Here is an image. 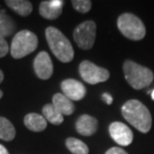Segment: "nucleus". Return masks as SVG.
Segmentation results:
<instances>
[{"label": "nucleus", "instance_id": "obj_25", "mask_svg": "<svg viewBox=\"0 0 154 154\" xmlns=\"http://www.w3.org/2000/svg\"><path fill=\"white\" fill-rule=\"evenodd\" d=\"M3 78H4V75H3V72L0 70V83L3 81Z\"/></svg>", "mask_w": 154, "mask_h": 154}, {"label": "nucleus", "instance_id": "obj_19", "mask_svg": "<svg viewBox=\"0 0 154 154\" xmlns=\"http://www.w3.org/2000/svg\"><path fill=\"white\" fill-rule=\"evenodd\" d=\"M66 147L73 154H88L89 148L84 142L74 137L67 138L65 141Z\"/></svg>", "mask_w": 154, "mask_h": 154}, {"label": "nucleus", "instance_id": "obj_26", "mask_svg": "<svg viewBox=\"0 0 154 154\" xmlns=\"http://www.w3.org/2000/svg\"><path fill=\"white\" fill-rule=\"evenodd\" d=\"M151 97H152V99L154 100V90L152 91V93H151Z\"/></svg>", "mask_w": 154, "mask_h": 154}, {"label": "nucleus", "instance_id": "obj_23", "mask_svg": "<svg viewBox=\"0 0 154 154\" xmlns=\"http://www.w3.org/2000/svg\"><path fill=\"white\" fill-rule=\"evenodd\" d=\"M102 99H103L104 101H105V102H106L107 104H111V103H112V101H113L112 97H111V95L108 94V93H104V94L102 95Z\"/></svg>", "mask_w": 154, "mask_h": 154}, {"label": "nucleus", "instance_id": "obj_9", "mask_svg": "<svg viewBox=\"0 0 154 154\" xmlns=\"http://www.w3.org/2000/svg\"><path fill=\"white\" fill-rule=\"evenodd\" d=\"M33 67H34L36 75L40 79H49L53 74V64H52L51 58L45 51H41L37 54L34 59Z\"/></svg>", "mask_w": 154, "mask_h": 154}, {"label": "nucleus", "instance_id": "obj_5", "mask_svg": "<svg viewBox=\"0 0 154 154\" xmlns=\"http://www.w3.org/2000/svg\"><path fill=\"white\" fill-rule=\"evenodd\" d=\"M117 27L119 31L130 40H141L146 34L144 23L136 15L132 13H123L117 19Z\"/></svg>", "mask_w": 154, "mask_h": 154}, {"label": "nucleus", "instance_id": "obj_4", "mask_svg": "<svg viewBox=\"0 0 154 154\" xmlns=\"http://www.w3.org/2000/svg\"><path fill=\"white\" fill-rule=\"evenodd\" d=\"M38 39L34 33L29 30H21L12 39L10 53L15 59L25 57L37 48Z\"/></svg>", "mask_w": 154, "mask_h": 154}, {"label": "nucleus", "instance_id": "obj_22", "mask_svg": "<svg viewBox=\"0 0 154 154\" xmlns=\"http://www.w3.org/2000/svg\"><path fill=\"white\" fill-rule=\"evenodd\" d=\"M105 154H128L124 149L120 148V147H112V148L108 149Z\"/></svg>", "mask_w": 154, "mask_h": 154}, {"label": "nucleus", "instance_id": "obj_18", "mask_svg": "<svg viewBox=\"0 0 154 154\" xmlns=\"http://www.w3.org/2000/svg\"><path fill=\"white\" fill-rule=\"evenodd\" d=\"M16 131L13 124L5 117H0V139L11 141L14 139Z\"/></svg>", "mask_w": 154, "mask_h": 154}, {"label": "nucleus", "instance_id": "obj_11", "mask_svg": "<svg viewBox=\"0 0 154 154\" xmlns=\"http://www.w3.org/2000/svg\"><path fill=\"white\" fill-rule=\"evenodd\" d=\"M64 2L62 0H47L42 1L39 6V14L48 20H54L62 13Z\"/></svg>", "mask_w": 154, "mask_h": 154}, {"label": "nucleus", "instance_id": "obj_17", "mask_svg": "<svg viewBox=\"0 0 154 154\" xmlns=\"http://www.w3.org/2000/svg\"><path fill=\"white\" fill-rule=\"evenodd\" d=\"M42 113L46 121L50 122L51 124L59 125L63 122V115L53 106V104H46L42 108Z\"/></svg>", "mask_w": 154, "mask_h": 154}, {"label": "nucleus", "instance_id": "obj_16", "mask_svg": "<svg viewBox=\"0 0 154 154\" xmlns=\"http://www.w3.org/2000/svg\"><path fill=\"white\" fill-rule=\"evenodd\" d=\"M16 25L13 19L5 13L4 10L0 11V36L6 37L14 33Z\"/></svg>", "mask_w": 154, "mask_h": 154}, {"label": "nucleus", "instance_id": "obj_24", "mask_svg": "<svg viewBox=\"0 0 154 154\" xmlns=\"http://www.w3.org/2000/svg\"><path fill=\"white\" fill-rule=\"evenodd\" d=\"M0 154H9L7 149H6L2 144H0Z\"/></svg>", "mask_w": 154, "mask_h": 154}, {"label": "nucleus", "instance_id": "obj_21", "mask_svg": "<svg viewBox=\"0 0 154 154\" xmlns=\"http://www.w3.org/2000/svg\"><path fill=\"white\" fill-rule=\"evenodd\" d=\"M9 51V46L4 37L0 36V57H4Z\"/></svg>", "mask_w": 154, "mask_h": 154}, {"label": "nucleus", "instance_id": "obj_8", "mask_svg": "<svg viewBox=\"0 0 154 154\" xmlns=\"http://www.w3.org/2000/svg\"><path fill=\"white\" fill-rule=\"evenodd\" d=\"M109 134L120 146H128L133 141V133L127 125L122 122H112L109 125Z\"/></svg>", "mask_w": 154, "mask_h": 154}, {"label": "nucleus", "instance_id": "obj_3", "mask_svg": "<svg viewBox=\"0 0 154 154\" xmlns=\"http://www.w3.org/2000/svg\"><path fill=\"white\" fill-rule=\"evenodd\" d=\"M123 71L126 81L136 90H140L151 84L154 79L152 70L132 60H126L123 63Z\"/></svg>", "mask_w": 154, "mask_h": 154}, {"label": "nucleus", "instance_id": "obj_27", "mask_svg": "<svg viewBox=\"0 0 154 154\" xmlns=\"http://www.w3.org/2000/svg\"><path fill=\"white\" fill-rule=\"evenodd\" d=\"M2 95H3V92H2L1 90H0V98H1V97H2Z\"/></svg>", "mask_w": 154, "mask_h": 154}, {"label": "nucleus", "instance_id": "obj_20", "mask_svg": "<svg viewBox=\"0 0 154 154\" xmlns=\"http://www.w3.org/2000/svg\"><path fill=\"white\" fill-rule=\"evenodd\" d=\"M72 6L76 11L80 13H86L91 9L92 2L89 0H73Z\"/></svg>", "mask_w": 154, "mask_h": 154}, {"label": "nucleus", "instance_id": "obj_14", "mask_svg": "<svg viewBox=\"0 0 154 154\" xmlns=\"http://www.w3.org/2000/svg\"><path fill=\"white\" fill-rule=\"evenodd\" d=\"M24 124L29 130L40 132L46 128L47 121L44 118V116L37 114V113H29L24 117Z\"/></svg>", "mask_w": 154, "mask_h": 154}, {"label": "nucleus", "instance_id": "obj_15", "mask_svg": "<svg viewBox=\"0 0 154 154\" xmlns=\"http://www.w3.org/2000/svg\"><path fill=\"white\" fill-rule=\"evenodd\" d=\"M5 3L8 7H10L21 16H28L33 9L31 2L27 0H7Z\"/></svg>", "mask_w": 154, "mask_h": 154}, {"label": "nucleus", "instance_id": "obj_13", "mask_svg": "<svg viewBox=\"0 0 154 154\" xmlns=\"http://www.w3.org/2000/svg\"><path fill=\"white\" fill-rule=\"evenodd\" d=\"M52 104L63 116L71 115L75 110L74 104L63 93H56L52 98Z\"/></svg>", "mask_w": 154, "mask_h": 154}, {"label": "nucleus", "instance_id": "obj_6", "mask_svg": "<svg viewBox=\"0 0 154 154\" xmlns=\"http://www.w3.org/2000/svg\"><path fill=\"white\" fill-rule=\"evenodd\" d=\"M96 37V23L87 20L79 24L73 31V38L78 47L88 50L93 47Z\"/></svg>", "mask_w": 154, "mask_h": 154}, {"label": "nucleus", "instance_id": "obj_2", "mask_svg": "<svg viewBox=\"0 0 154 154\" xmlns=\"http://www.w3.org/2000/svg\"><path fill=\"white\" fill-rule=\"evenodd\" d=\"M45 36L49 48L51 49L52 53L58 60L67 63L73 59L74 50H73L72 44L60 30L55 27L49 26L45 30Z\"/></svg>", "mask_w": 154, "mask_h": 154}, {"label": "nucleus", "instance_id": "obj_7", "mask_svg": "<svg viewBox=\"0 0 154 154\" xmlns=\"http://www.w3.org/2000/svg\"><path fill=\"white\" fill-rule=\"evenodd\" d=\"M80 76L85 82L91 85L97 83L104 82L109 79V71L103 67L97 66L96 64L90 62L88 60H84L79 65Z\"/></svg>", "mask_w": 154, "mask_h": 154}, {"label": "nucleus", "instance_id": "obj_1", "mask_svg": "<svg viewBox=\"0 0 154 154\" xmlns=\"http://www.w3.org/2000/svg\"><path fill=\"white\" fill-rule=\"evenodd\" d=\"M121 112L130 124L142 133H147L152 125V117L148 108L136 99L128 100L123 104Z\"/></svg>", "mask_w": 154, "mask_h": 154}, {"label": "nucleus", "instance_id": "obj_10", "mask_svg": "<svg viewBox=\"0 0 154 154\" xmlns=\"http://www.w3.org/2000/svg\"><path fill=\"white\" fill-rule=\"evenodd\" d=\"M61 90L63 94L70 100L79 101L84 98L86 88L81 82L75 79H65L61 82Z\"/></svg>", "mask_w": 154, "mask_h": 154}, {"label": "nucleus", "instance_id": "obj_12", "mask_svg": "<svg viewBox=\"0 0 154 154\" xmlns=\"http://www.w3.org/2000/svg\"><path fill=\"white\" fill-rule=\"evenodd\" d=\"M75 128L77 132L83 135V136H91L97 131L98 121L93 116L83 114L77 119L75 123Z\"/></svg>", "mask_w": 154, "mask_h": 154}]
</instances>
